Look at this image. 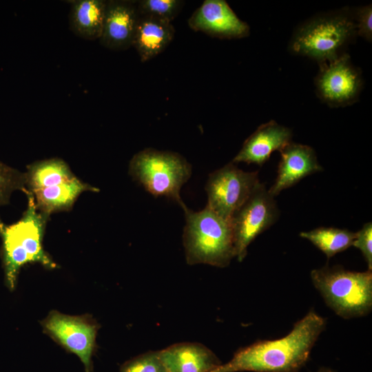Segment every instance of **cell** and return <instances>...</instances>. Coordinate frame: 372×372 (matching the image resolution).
<instances>
[{
  "instance_id": "6da1fadb",
  "label": "cell",
  "mask_w": 372,
  "mask_h": 372,
  "mask_svg": "<svg viewBox=\"0 0 372 372\" xmlns=\"http://www.w3.org/2000/svg\"><path fill=\"white\" fill-rule=\"evenodd\" d=\"M325 325V319L311 311L285 337L242 348L210 372H298Z\"/></svg>"
},
{
  "instance_id": "7a4b0ae2",
  "label": "cell",
  "mask_w": 372,
  "mask_h": 372,
  "mask_svg": "<svg viewBox=\"0 0 372 372\" xmlns=\"http://www.w3.org/2000/svg\"><path fill=\"white\" fill-rule=\"evenodd\" d=\"M27 208L21 218L10 225L0 224L1 257L7 287L14 289L21 268L28 263H39L52 269L56 263L45 251L43 238L48 217L37 209L31 194H26Z\"/></svg>"
},
{
  "instance_id": "3957f363",
  "label": "cell",
  "mask_w": 372,
  "mask_h": 372,
  "mask_svg": "<svg viewBox=\"0 0 372 372\" xmlns=\"http://www.w3.org/2000/svg\"><path fill=\"white\" fill-rule=\"evenodd\" d=\"M185 216L183 241L188 265L228 266L235 257L234 238L229 221L209 207L198 211L182 207Z\"/></svg>"
},
{
  "instance_id": "277c9868",
  "label": "cell",
  "mask_w": 372,
  "mask_h": 372,
  "mask_svg": "<svg viewBox=\"0 0 372 372\" xmlns=\"http://www.w3.org/2000/svg\"><path fill=\"white\" fill-rule=\"evenodd\" d=\"M314 287L326 304L340 317L366 316L372 308V272L352 271L341 266H324L311 272Z\"/></svg>"
},
{
  "instance_id": "5b68a950",
  "label": "cell",
  "mask_w": 372,
  "mask_h": 372,
  "mask_svg": "<svg viewBox=\"0 0 372 372\" xmlns=\"http://www.w3.org/2000/svg\"><path fill=\"white\" fill-rule=\"evenodd\" d=\"M129 172L154 196H165L181 207L185 205L180 191L191 176L192 166L178 153L145 148L132 157Z\"/></svg>"
},
{
  "instance_id": "8992f818",
  "label": "cell",
  "mask_w": 372,
  "mask_h": 372,
  "mask_svg": "<svg viewBox=\"0 0 372 372\" xmlns=\"http://www.w3.org/2000/svg\"><path fill=\"white\" fill-rule=\"evenodd\" d=\"M355 32V23L348 14L341 12L318 17L298 30L291 48L293 52L322 64L342 55V48Z\"/></svg>"
},
{
  "instance_id": "52a82bcc",
  "label": "cell",
  "mask_w": 372,
  "mask_h": 372,
  "mask_svg": "<svg viewBox=\"0 0 372 372\" xmlns=\"http://www.w3.org/2000/svg\"><path fill=\"white\" fill-rule=\"evenodd\" d=\"M279 210L274 197L259 183L245 203L234 213L232 229L235 257L241 262L250 243L276 223Z\"/></svg>"
},
{
  "instance_id": "ba28073f",
  "label": "cell",
  "mask_w": 372,
  "mask_h": 372,
  "mask_svg": "<svg viewBox=\"0 0 372 372\" xmlns=\"http://www.w3.org/2000/svg\"><path fill=\"white\" fill-rule=\"evenodd\" d=\"M43 332L68 352L76 355L92 372L99 326L90 315L70 316L52 310L41 322Z\"/></svg>"
},
{
  "instance_id": "9c48e42d",
  "label": "cell",
  "mask_w": 372,
  "mask_h": 372,
  "mask_svg": "<svg viewBox=\"0 0 372 372\" xmlns=\"http://www.w3.org/2000/svg\"><path fill=\"white\" fill-rule=\"evenodd\" d=\"M259 183L258 172H244L231 162L209 175L205 186L207 206L230 221Z\"/></svg>"
},
{
  "instance_id": "30bf717a",
  "label": "cell",
  "mask_w": 372,
  "mask_h": 372,
  "mask_svg": "<svg viewBox=\"0 0 372 372\" xmlns=\"http://www.w3.org/2000/svg\"><path fill=\"white\" fill-rule=\"evenodd\" d=\"M362 79L348 54L320 64L316 85L320 99L330 106H345L355 101L362 88Z\"/></svg>"
},
{
  "instance_id": "8fae6325",
  "label": "cell",
  "mask_w": 372,
  "mask_h": 372,
  "mask_svg": "<svg viewBox=\"0 0 372 372\" xmlns=\"http://www.w3.org/2000/svg\"><path fill=\"white\" fill-rule=\"evenodd\" d=\"M191 29L220 39H240L249 34L248 24L239 19L224 0H205L188 19Z\"/></svg>"
},
{
  "instance_id": "7c38bea8",
  "label": "cell",
  "mask_w": 372,
  "mask_h": 372,
  "mask_svg": "<svg viewBox=\"0 0 372 372\" xmlns=\"http://www.w3.org/2000/svg\"><path fill=\"white\" fill-rule=\"evenodd\" d=\"M138 18L136 1H107L100 43L112 50L132 47Z\"/></svg>"
},
{
  "instance_id": "4fadbf2b",
  "label": "cell",
  "mask_w": 372,
  "mask_h": 372,
  "mask_svg": "<svg viewBox=\"0 0 372 372\" xmlns=\"http://www.w3.org/2000/svg\"><path fill=\"white\" fill-rule=\"evenodd\" d=\"M278 175L268 190L275 197L304 177L322 170L315 151L308 145L290 143L280 151Z\"/></svg>"
},
{
  "instance_id": "5bb4252c",
  "label": "cell",
  "mask_w": 372,
  "mask_h": 372,
  "mask_svg": "<svg viewBox=\"0 0 372 372\" xmlns=\"http://www.w3.org/2000/svg\"><path fill=\"white\" fill-rule=\"evenodd\" d=\"M291 131L270 121L259 126L244 142L241 149L231 161L262 165L276 150L280 151L291 143Z\"/></svg>"
},
{
  "instance_id": "9a60e30c",
  "label": "cell",
  "mask_w": 372,
  "mask_h": 372,
  "mask_svg": "<svg viewBox=\"0 0 372 372\" xmlns=\"http://www.w3.org/2000/svg\"><path fill=\"white\" fill-rule=\"evenodd\" d=\"M158 351L167 372H210L221 362L209 348L198 342H179Z\"/></svg>"
},
{
  "instance_id": "2e32d148",
  "label": "cell",
  "mask_w": 372,
  "mask_h": 372,
  "mask_svg": "<svg viewBox=\"0 0 372 372\" xmlns=\"http://www.w3.org/2000/svg\"><path fill=\"white\" fill-rule=\"evenodd\" d=\"M84 192H98L99 189L75 176L65 183L28 192L32 195L38 211L50 218L53 213L70 210Z\"/></svg>"
},
{
  "instance_id": "e0dca14e",
  "label": "cell",
  "mask_w": 372,
  "mask_h": 372,
  "mask_svg": "<svg viewBox=\"0 0 372 372\" xmlns=\"http://www.w3.org/2000/svg\"><path fill=\"white\" fill-rule=\"evenodd\" d=\"M175 29L170 22L140 16L132 47L142 62H146L162 52L174 38Z\"/></svg>"
},
{
  "instance_id": "ac0fdd59",
  "label": "cell",
  "mask_w": 372,
  "mask_h": 372,
  "mask_svg": "<svg viewBox=\"0 0 372 372\" xmlns=\"http://www.w3.org/2000/svg\"><path fill=\"white\" fill-rule=\"evenodd\" d=\"M107 1L77 0L70 2L69 27L86 40L99 39L103 28Z\"/></svg>"
},
{
  "instance_id": "d6986e66",
  "label": "cell",
  "mask_w": 372,
  "mask_h": 372,
  "mask_svg": "<svg viewBox=\"0 0 372 372\" xmlns=\"http://www.w3.org/2000/svg\"><path fill=\"white\" fill-rule=\"evenodd\" d=\"M25 176L28 192L61 184L76 176L67 163L59 158L39 161L28 165Z\"/></svg>"
},
{
  "instance_id": "ffe728a7",
  "label": "cell",
  "mask_w": 372,
  "mask_h": 372,
  "mask_svg": "<svg viewBox=\"0 0 372 372\" xmlns=\"http://www.w3.org/2000/svg\"><path fill=\"white\" fill-rule=\"evenodd\" d=\"M300 236L309 240L329 259L352 246L355 233L347 229L321 227L302 231Z\"/></svg>"
},
{
  "instance_id": "44dd1931",
  "label": "cell",
  "mask_w": 372,
  "mask_h": 372,
  "mask_svg": "<svg viewBox=\"0 0 372 372\" xmlns=\"http://www.w3.org/2000/svg\"><path fill=\"white\" fill-rule=\"evenodd\" d=\"M185 3L181 0H139L136 1L140 16L148 17L170 22L178 16Z\"/></svg>"
},
{
  "instance_id": "7402d4cb",
  "label": "cell",
  "mask_w": 372,
  "mask_h": 372,
  "mask_svg": "<svg viewBox=\"0 0 372 372\" xmlns=\"http://www.w3.org/2000/svg\"><path fill=\"white\" fill-rule=\"evenodd\" d=\"M16 190L27 194L25 173L0 161V207L9 203L12 192Z\"/></svg>"
},
{
  "instance_id": "603a6c76",
  "label": "cell",
  "mask_w": 372,
  "mask_h": 372,
  "mask_svg": "<svg viewBox=\"0 0 372 372\" xmlns=\"http://www.w3.org/2000/svg\"><path fill=\"white\" fill-rule=\"evenodd\" d=\"M120 372H167L158 351H148L125 362Z\"/></svg>"
},
{
  "instance_id": "cb8c5ba5",
  "label": "cell",
  "mask_w": 372,
  "mask_h": 372,
  "mask_svg": "<svg viewBox=\"0 0 372 372\" xmlns=\"http://www.w3.org/2000/svg\"><path fill=\"white\" fill-rule=\"evenodd\" d=\"M352 246L360 249L367 263L368 270H372V224L365 223L362 229L355 233Z\"/></svg>"
},
{
  "instance_id": "d4e9b609",
  "label": "cell",
  "mask_w": 372,
  "mask_h": 372,
  "mask_svg": "<svg viewBox=\"0 0 372 372\" xmlns=\"http://www.w3.org/2000/svg\"><path fill=\"white\" fill-rule=\"evenodd\" d=\"M356 32L367 41H371L372 37V8L371 6H366L360 8L357 12Z\"/></svg>"
},
{
  "instance_id": "484cf974",
  "label": "cell",
  "mask_w": 372,
  "mask_h": 372,
  "mask_svg": "<svg viewBox=\"0 0 372 372\" xmlns=\"http://www.w3.org/2000/svg\"><path fill=\"white\" fill-rule=\"evenodd\" d=\"M317 372H335V371H333V370L331 369H328V368H321V369H319Z\"/></svg>"
}]
</instances>
